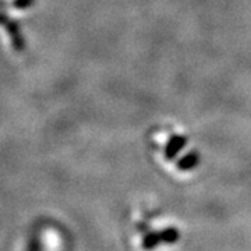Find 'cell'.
<instances>
[{"mask_svg": "<svg viewBox=\"0 0 251 251\" xmlns=\"http://www.w3.org/2000/svg\"><path fill=\"white\" fill-rule=\"evenodd\" d=\"M155 155L159 156L163 163L173 166V169L181 173L194 171L198 165V155L191 137L180 127L168 126L155 131L152 135Z\"/></svg>", "mask_w": 251, "mask_h": 251, "instance_id": "1", "label": "cell"}, {"mask_svg": "<svg viewBox=\"0 0 251 251\" xmlns=\"http://www.w3.org/2000/svg\"><path fill=\"white\" fill-rule=\"evenodd\" d=\"M180 239V232L176 227H166L158 232H151L145 234L141 240V249L145 251L153 250L161 243L165 244H175Z\"/></svg>", "mask_w": 251, "mask_h": 251, "instance_id": "2", "label": "cell"}]
</instances>
